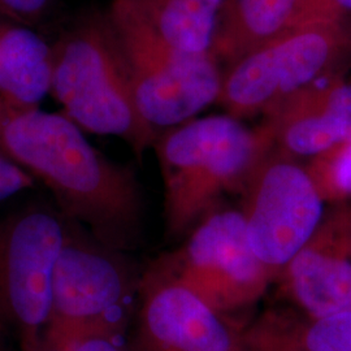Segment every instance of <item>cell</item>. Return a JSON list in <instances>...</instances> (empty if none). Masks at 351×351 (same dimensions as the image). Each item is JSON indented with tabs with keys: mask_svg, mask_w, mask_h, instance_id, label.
<instances>
[{
	"mask_svg": "<svg viewBox=\"0 0 351 351\" xmlns=\"http://www.w3.org/2000/svg\"><path fill=\"white\" fill-rule=\"evenodd\" d=\"M160 261L219 314L254 304L274 280L251 249L243 215L236 210L207 215L180 250Z\"/></svg>",
	"mask_w": 351,
	"mask_h": 351,
	"instance_id": "obj_9",
	"label": "cell"
},
{
	"mask_svg": "<svg viewBox=\"0 0 351 351\" xmlns=\"http://www.w3.org/2000/svg\"><path fill=\"white\" fill-rule=\"evenodd\" d=\"M0 138L5 156L50 189L63 217L111 250L138 246L145 204L134 172L93 147L68 116L0 101Z\"/></svg>",
	"mask_w": 351,
	"mask_h": 351,
	"instance_id": "obj_1",
	"label": "cell"
},
{
	"mask_svg": "<svg viewBox=\"0 0 351 351\" xmlns=\"http://www.w3.org/2000/svg\"><path fill=\"white\" fill-rule=\"evenodd\" d=\"M324 19H345L332 0H224L211 52L232 64L289 30Z\"/></svg>",
	"mask_w": 351,
	"mask_h": 351,
	"instance_id": "obj_12",
	"label": "cell"
},
{
	"mask_svg": "<svg viewBox=\"0 0 351 351\" xmlns=\"http://www.w3.org/2000/svg\"><path fill=\"white\" fill-rule=\"evenodd\" d=\"M107 16L125 56L137 108L155 130L185 124L217 101L224 73L213 53L171 46L134 0H113Z\"/></svg>",
	"mask_w": 351,
	"mask_h": 351,
	"instance_id": "obj_4",
	"label": "cell"
},
{
	"mask_svg": "<svg viewBox=\"0 0 351 351\" xmlns=\"http://www.w3.org/2000/svg\"><path fill=\"white\" fill-rule=\"evenodd\" d=\"M154 147L163 177L165 230L177 239L213 213L226 193L243 190L274 141L267 126L249 129L228 114L176 126Z\"/></svg>",
	"mask_w": 351,
	"mask_h": 351,
	"instance_id": "obj_2",
	"label": "cell"
},
{
	"mask_svg": "<svg viewBox=\"0 0 351 351\" xmlns=\"http://www.w3.org/2000/svg\"><path fill=\"white\" fill-rule=\"evenodd\" d=\"M323 201L351 198V139L313 158L308 168Z\"/></svg>",
	"mask_w": 351,
	"mask_h": 351,
	"instance_id": "obj_17",
	"label": "cell"
},
{
	"mask_svg": "<svg viewBox=\"0 0 351 351\" xmlns=\"http://www.w3.org/2000/svg\"><path fill=\"white\" fill-rule=\"evenodd\" d=\"M81 230L65 219V239L51 284L47 332L66 342L90 329L124 328L126 308L139 289L121 252Z\"/></svg>",
	"mask_w": 351,
	"mask_h": 351,
	"instance_id": "obj_6",
	"label": "cell"
},
{
	"mask_svg": "<svg viewBox=\"0 0 351 351\" xmlns=\"http://www.w3.org/2000/svg\"><path fill=\"white\" fill-rule=\"evenodd\" d=\"M56 0H0V17L36 27L50 19Z\"/></svg>",
	"mask_w": 351,
	"mask_h": 351,
	"instance_id": "obj_19",
	"label": "cell"
},
{
	"mask_svg": "<svg viewBox=\"0 0 351 351\" xmlns=\"http://www.w3.org/2000/svg\"><path fill=\"white\" fill-rule=\"evenodd\" d=\"M34 351H69V343L46 332Z\"/></svg>",
	"mask_w": 351,
	"mask_h": 351,
	"instance_id": "obj_22",
	"label": "cell"
},
{
	"mask_svg": "<svg viewBox=\"0 0 351 351\" xmlns=\"http://www.w3.org/2000/svg\"><path fill=\"white\" fill-rule=\"evenodd\" d=\"M134 1L149 24L171 46L193 53L211 52L224 0Z\"/></svg>",
	"mask_w": 351,
	"mask_h": 351,
	"instance_id": "obj_15",
	"label": "cell"
},
{
	"mask_svg": "<svg viewBox=\"0 0 351 351\" xmlns=\"http://www.w3.org/2000/svg\"><path fill=\"white\" fill-rule=\"evenodd\" d=\"M234 351H308L300 337L298 319L269 311L239 333Z\"/></svg>",
	"mask_w": 351,
	"mask_h": 351,
	"instance_id": "obj_16",
	"label": "cell"
},
{
	"mask_svg": "<svg viewBox=\"0 0 351 351\" xmlns=\"http://www.w3.org/2000/svg\"><path fill=\"white\" fill-rule=\"evenodd\" d=\"M123 329L104 326L86 330L68 342L69 351H126L121 341Z\"/></svg>",
	"mask_w": 351,
	"mask_h": 351,
	"instance_id": "obj_20",
	"label": "cell"
},
{
	"mask_svg": "<svg viewBox=\"0 0 351 351\" xmlns=\"http://www.w3.org/2000/svg\"><path fill=\"white\" fill-rule=\"evenodd\" d=\"M139 351H234L237 337L162 261L139 280Z\"/></svg>",
	"mask_w": 351,
	"mask_h": 351,
	"instance_id": "obj_10",
	"label": "cell"
},
{
	"mask_svg": "<svg viewBox=\"0 0 351 351\" xmlns=\"http://www.w3.org/2000/svg\"><path fill=\"white\" fill-rule=\"evenodd\" d=\"M351 51L345 19H324L274 38L229 65L217 101L241 119L268 112L324 78Z\"/></svg>",
	"mask_w": 351,
	"mask_h": 351,
	"instance_id": "obj_5",
	"label": "cell"
},
{
	"mask_svg": "<svg viewBox=\"0 0 351 351\" xmlns=\"http://www.w3.org/2000/svg\"><path fill=\"white\" fill-rule=\"evenodd\" d=\"M0 158H7V156H5V152H4V149H3L1 138H0ZM7 159H8V158H7Z\"/></svg>",
	"mask_w": 351,
	"mask_h": 351,
	"instance_id": "obj_25",
	"label": "cell"
},
{
	"mask_svg": "<svg viewBox=\"0 0 351 351\" xmlns=\"http://www.w3.org/2000/svg\"><path fill=\"white\" fill-rule=\"evenodd\" d=\"M242 191L251 249L276 278L313 237L324 201L307 169L275 147L255 165Z\"/></svg>",
	"mask_w": 351,
	"mask_h": 351,
	"instance_id": "obj_8",
	"label": "cell"
},
{
	"mask_svg": "<svg viewBox=\"0 0 351 351\" xmlns=\"http://www.w3.org/2000/svg\"><path fill=\"white\" fill-rule=\"evenodd\" d=\"M337 12L345 17V13L351 11V0H332Z\"/></svg>",
	"mask_w": 351,
	"mask_h": 351,
	"instance_id": "obj_23",
	"label": "cell"
},
{
	"mask_svg": "<svg viewBox=\"0 0 351 351\" xmlns=\"http://www.w3.org/2000/svg\"><path fill=\"white\" fill-rule=\"evenodd\" d=\"M278 277L308 320L351 314V207L324 215Z\"/></svg>",
	"mask_w": 351,
	"mask_h": 351,
	"instance_id": "obj_11",
	"label": "cell"
},
{
	"mask_svg": "<svg viewBox=\"0 0 351 351\" xmlns=\"http://www.w3.org/2000/svg\"><path fill=\"white\" fill-rule=\"evenodd\" d=\"M319 81L280 101L267 112L274 147L281 154L319 156L351 139V123L326 104Z\"/></svg>",
	"mask_w": 351,
	"mask_h": 351,
	"instance_id": "obj_13",
	"label": "cell"
},
{
	"mask_svg": "<svg viewBox=\"0 0 351 351\" xmlns=\"http://www.w3.org/2000/svg\"><path fill=\"white\" fill-rule=\"evenodd\" d=\"M298 332L308 351H351V314L298 320Z\"/></svg>",
	"mask_w": 351,
	"mask_h": 351,
	"instance_id": "obj_18",
	"label": "cell"
},
{
	"mask_svg": "<svg viewBox=\"0 0 351 351\" xmlns=\"http://www.w3.org/2000/svg\"><path fill=\"white\" fill-rule=\"evenodd\" d=\"M65 239L63 215L27 208L0 219V326L34 351L50 324L51 284Z\"/></svg>",
	"mask_w": 351,
	"mask_h": 351,
	"instance_id": "obj_7",
	"label": "cell"
},
{
	"mask_svg": "<svg viewBox=\"0 0 351 351\" xmlns=\"http://www.w3.org/2000/svg\"><path fill=\"white\" fill-rule=\"evenodd\" d=\"M53 43L32 26L0 17V101L34 110L51 94Z\"/></svg>",
	"mask_w": 351,
	"mask_h": 351,
	"instance_id": "obj_14",
	"label": "cell"
},
{
	"mask_svg": "<svg viewBox=\"0 0 351 351\" xmlns=\"http://www.w3.org/2000/svg\"><path fill=\"white\" fill-rule=\"evenodd\" d=\"M51 94L75 125L125 141L139 159L158 139L137 108L125 56L107 13L84 16L53 43Z\"/></svg>",
	"mask_w": 351,
	"mask_h": 351,
	"instance_id": "obj_3",
	"label": "cell"
},
{
	"mask_svg": "<svg viewBox=\"0 0 351 351\" xmlns=\"http://www.w3.org/2000/svg\"><path fill=\"white\" fill-rule=\"evenodd\" d=\"M33 177L20 165L7 158H0V202L33 186Z\"/></svg>",
	"mask_w": 351,
	"mask_h": 351,
	"instance_id": "obj_21",
	"label": "cell"
},
{
	"mask_svg": "<svg viewBox=\"0 0 351 351\" xmlns=\"http://www.w3.org/2000/svg\"><path fill=\"white\" fill-rule=\"evenodd\" d=\"M7 335L8 330L3 326H0V351H10L8 343H7Z\"/></svg>",
	"mask_w": 351,
	"mask_h": 351,
	"instance_id": "obj_24",
	"label": "cell"
}]
</instances>
